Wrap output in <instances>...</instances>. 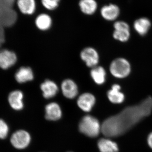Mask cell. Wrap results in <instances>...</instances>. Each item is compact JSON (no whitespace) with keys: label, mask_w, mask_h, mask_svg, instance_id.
Masks as SVG:
<instances>
[{"label":"cell","mask_w":152,"mask_h":152,"mask_svg":"<svg viewBox=\"0 0 152 152\" xmlns=\"http://www.w3.org/2000/svg\"><path fill=\"white\" fill-rule=\"evenodd\" d=\"M31 137L26 131L19 130L12 135L11 143L13 146L18 149H23L28 145L31 142Z\"/></svg>","instance_id":"8992f818"},{"label":"cell","mask_w":152,"mask_h":152,"mask_svg":"<svg viewBox=\"0 0 152 152\" xmlns=\"http://www.w3.org/2000/svg\"><path fill=\"white\" fill-rule=\"evenodd\" d=\"M151 22L148 19L142 18L135 21L134 28L140 35H145L148 32L151 27Z\"/></svg>","instance_id":"ac0fdd59"},{"label":"cell","mask_w":152,"mask_h":152,"mask_svg":"<svg viewBox=\"0 0 152 152\" xmlns=\"http://www.w3.org/2000/svg\"><path fill=\"white\" fill-rule=\"evenodd\" d=\"M79 5L82 12L88 15L94 14L97 9V3L95 0H80Z\"/></svg>","instance_id":"44dd1931"},{"label":"cell","mask_w":152,"mask_h":152,"mask_svg":"<svg viewBox=\"0 0 152 152\" xmlns=\"http://www.w3.org/2000/svg\"><path fill=\"white\" fill-rule=\"evenodd\" d=\"M110 71L111 74L115 77L124 78L130 74L131 64L129 61L124 58H117L111 63Z\"/></svg>","instance_id":"3957f363"},{"label":"cell","mask_w":152,"mask_h":152,"mask_svg":"<svg viewBox=\"0 0 152 152\" xmlns=\"http://www.w3.org/2000/svg\"><path fill=\"white\" fill-rule=\"evenodd\" d=\"M23 94L20 91L16 90L12 92L9 95L8 101L12 108L15 110H20L24 107Z\"/></svg>","instance_id":"5bb4252c"},{"label":"cell","mask_w":152,"mask_h":152,"mask_svg":"<svg viewBox=\"0 0 152 152\" xmlns=\"http://www.w3.org/2000/svg\"><path fill=\"white\" fill-rule=\"evenodd\" d=\"M80 57L86 65L91 69L97 66L99 61V53L92 47H87L83 49L80 53Z\"/></svg>","instance_id":"277c9868"},{"label":"cell","mask_w":152,"mask_h":152,"mask_svg":"<svg viewBox=\"0 0 152 152\" xmlns=\"http://www.w3.org/2000/svg\"><path fill=\"white\" fill-rule=\"evenodd\" d=\"M18 8L22 13L26 15H31L35 12V0H18Z\"/></svg>","instance_id":"d6986e66"},{"label":"cell","mask_w":152,"mask_h":152,"mask_svg":"<svg viewBox=\"0 0 152 152\" xmlns=\"http://www.w3.org/2000/svg\"><path fill=\"white\" fill-rule=\"evenodd\" d=\"M9 133V127L7 123L0 119V139H5Z\"/></svg>","instance_id":"cb8c5ba5"},{"label":"cell","mask_w":152,"mask_h":152,"mask_svg":"<svg viewBox=\"0 0 152 152\" xmlns=\"http://www.w3.org/2000/svg\"><path fill=\"white\" fill-rule=\"evenodd\" d=\"M61 0H42V4L49 10H54L58 7Z\"/></svg>","instance_id":"603a6c76"},{"label":"cell","mask_w":152,"mask_h":152,"mask_svg":"<svg viewBox=\"0 0 152 152\" xmlns=\"http://www.w3.org/2000/svg\"><path fill=\"white\" fill-rule=\"evenodd\" d=\"M152 111V98L149 96L137 104L127 107L105 120L101 126V132L107 137L122 135L149 115Z\"/></svg>","instance_id":"6da1fadb"},{"label":"cell","mask_w":152,"mask_h":152,"mask_svg":"<svg viewBox=\"0 0 152 152\" xmlns=\"http://www.w3.org/2000/svg\"><path fill=\"white\" fill-rule=\"evenodd\" d=\"M90 75L95 83L102 85L106 81L107 73L103 67L97 66L92 68L90 72Z\"/></svg>","instance_id":"e0dca14e"},{"label":"cell","mask_w":152,"mask_h":152,"mask_svg":"<svg viewBox=\"0 0 152 152\" xmlns=\"http://www.w3.org/2000/svg\"><path fill=\"white\" fill-rule=\"evenodd\" d=\"M61 90L64 96L69 99H73L78 94V87L73 80L66 79L62 82Z\"/></svg>","instance_id":"52a82bcc"},{"label":"cell","mask_w":152,"mask_h":152,"mask_svg":"<svg viewBox=\"0 0 152 152\" xmlns=\"http://www.w3.org/2000/svg\"><path fill=\"white\" fill-rule=\"evenodd\" d=\"M114 28L115 30L113 37L115 39L122 42L129 40L130 37V31L129 26L126 23L122 21L115 22Z\"/></svg>","instance_id":"5b68a950"},{"label":"cell","mask_w":152,"mask_h":152,"mask_svg":"<svg viewBox=\"0 0 152 152\" xmlns=\"http://www.w3.org/2000/svg\"><path fill=\"white\" fill-rule=\"evenodd\" d=\"M79 128L81 132L90 137H97L101 131V126L99 121L91 115L85 116L82 119Z\"/></svg>","instance_id":"7a4b0ae2"},{"label":"cell","mask_w":152,"mask_h":152,"mask_svg":"<svg viewBox=\"0 0 152 152\" xmlns=\"http://www.w3.org/2000/svg\"><path fill=\"white\" fill-rule=\"evenodd\" d=\"M120 12L119 7L113 4L104 6L101 10L102 17L108 21L115 20L119 15Z\"/></svg>","instance_id":"7c38bea8"},{"label":"cell","mask_w":152,"mask_h":152,"mask_svg":"<svg viewBox=\"0 0 152 152\" xmlns=\"http://www.w3.org/2000/svg\"><path fill=\"white\" fill-rule=\"evenodd\" d=\"M35 25L39 30L42 31H48L51 27L52 19L48 14H40L36 18Z\"/></svg>","instance_id":"ffe728a7"},{"label":"cell","mask_w":152,"mask_h":152,"mask_svg":"<svg viewBox=\"0 0 152 152\" xmlns=\"http://www.w3.org/2000/svg\"><path fill=\"white\" fill-rule=\"evenodd\" d=\"M17 61L16 55L13 52L4 50L0 51V68L7 69L12 66Z\"/></svg>","instance_id":"30bf717a"},{"label":"cell","mask_w":152,"mask_h":152,"mask_svg":"<svg viewBox=\"0 0 152 152\" xmlns=\"http://www.w3.org/2000/svg\"><path fill=\"white\" fill-rule=\"evenodd\" d=\"M16 12L12 8L0 9V25L2 26H10L16 22Z\"/></svg>","instance_id":"ba28073f"},{"label":"cell","mask_w":152,"mask_h":152,"mask_svg":"<svg viewBox=\"0 0 152 152\" xmlns=\"http://www.w3.org/2000/svg\"><path fill=\"white\" fill-rule=\"evenodd\" d=\"M98 147L100 152H118L119 151L118 145L108 139L102 138L99 140Z\"/></svg>","instance_id":"7402d4cb"},{"label":"cell","mask_w":152,"mask_h":152,"mask_svg":"<svg viewBox=\"0 0 152 152\" xmlns=\"http://www.w3.org/2000/svg\"><path fill=\"white\" fill-rule=\"evenodd\" d=\"M62 111L58 104L50 103L45 107V118L49 121H57L61 118Z\"/></svg>","instance_id":"2e32d148"},{"label":"cell","mask_w":152,"mask_h":152,"mask_svg":"<svg viewBox=\"0 0 152 152\" xmlns=\"http://www.w3.org/2000/svg\"><path fill=\"white\" fill-rule=\"evenodd\" d=\"M4 27L0 25V46L4 42Z\"/></svg>","instance_id":"484cf974"},{"label":"cell","mask_w":152,"mask_h":152,"mask_svg":"<svg viewBox=\"0 0 152 152\" xmlns=\"http://www.w3.org/2000/svg\"><path fill=\"white\" fill-rule=\"evenodd\" d=\"M121 86L115 84L112 86L111 89L108 91L107 96L111 102L119 104L124 102L125 100V95L121 91Z\"/></svg>","instance_id":"9a60e30c"},{"label":"cell","mask_w":152,"mask_h":152,"mask_svg":"<svg viewBox=\"0 0 152 152\" xmlns=\"http://www.w3.org/2000/svg\"><path fill=\"white\" fill-rule=\"evenodd\" d=\"M148 142L149 146L152 149V132L150 134L148 137Z\"/></svg>","instance_id":"4316f807"},{"label":"cell","mask_w":152,"mask_h":152,"mask_svg":"<svg viewBox=\"0 0 152 152\" xmlns=\"http://www.w3.org/2000/svg\"><path fill=\"white\" fill-rule=\"evenodd\" d=\"M40 89L43 96L46 99L55 97L59 91L58 85L53 81L46 80L40 85Z\"/></svg>","instance_id":"8fae6325"},{"label":"cell","mask_w":152,"mask_h":152,"mask_svg":"<svg viewBox=\"0 0 152 152\" xmlns=\"http://www.w3.org/2000/svg\"><path fill=\"white\" fill-rule=\"evenodd\" d=\"M96 101V98L94 95L90 93H85L79 96L77 104L83 111L89 112L94 106Z\"/></svg>","instance_id":"9c48e42d"},{"label":"cell","mask_w":152,"mask_h":152,"mask_svg":"<svg viewBox=\"0 0 152 152\" xmlns=\"http://www.w3.org/2000/svg\"><path fill=\"white\" fill-rule=\"evenodd\" d=\"M15 0H0V9L12 8Z\"/></svg>","instance_id":"d4e9b609"},{"label":"cell","mask_w":152,"mask_h":152,"mask_svg":"<svg viewBox=\"0 0 152 152\" xmlns=\"http://www.w3.org/2000/svg\"><path fill=\"white\" fill-rule=\"evenodd\" d=\"M34 72L29 67L23 66L18 70L15 75V78L19 83L31 81L34 79Z\"/></svg>","instance_id":"4fadbf2b"}]
</instances>
